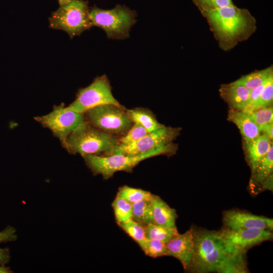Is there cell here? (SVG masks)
<instances>
[{
	"label": "cell",
	"instance_id": "cell-28",
	"mask_svg": "<svg viewBox=\"0 0 273 273\" xmlns=\"http://www.w3.org/2000/svg\"><path fill=\"white\" fill-rule=\"evenodd\" d=\"M247 113L259 129L273 123V109L271 106L255 109Z\"/></svg>",
	"mask_w": 273,
	"mask_h": 273
},
{
	"label": "cell",
	"instance_id": "cell-29",
	"mask_svg": "<svg viewBox=\"0 0 273 273\" xmlns=\"http://www.w3.org/2000/svg\"><path fill=\"white\" fill-rule=\"evenodd\" d=\"M273 101V75L268 78L266 84L261 93L253 110L259 108L269 107ZM252 110V111H253Z\"/></svg>",
	"mask_w": 273,
	"mask_h": 273
},
{
	"label": "cell",
	"instance_id": "cell-18",
	"mask_svg": "<svg viewBox=\"0 0 273 273\" xmlns=\"http://www.w3.org/2000/svg\"><path fill=\"white\" fill-rule=\"evenodd\" d=\"M126 112L133 123L140 124L149 132L159 129L164 126L159 123L153 114L148 110L135 108L126 110Z\"/></svg>",
	"mask_w": 273,
	"mask_h": 273
},
{
	"label": "cell",
	"instance_id": "cell-22",
	"mask_svg": "<svg viewBox=\"0 0 273 273\" xmlns=\"http://www.w3.org/2000/svg\"><path fill=\"white\" fill-rule=\"evenodd\" d=\"M131 219L144 225L152 222L150 198L132 203Z\"/></svg>",
	"mask_w": 273,
	"mask_h": 273
},
{
	"label": "cell",
	"instance_id": "cell-11",
	"mask_svg": "<svg viewBox=\"0 0 273 273\" xmlns=\"http://www.w3.org/2000/svg\"><path fill=\"white\" fill-rule=\"evenodd\" d=\"M219 232L229 248L245 251L273 237L272 231L256 228L233 230L225 228Z\"/></svg>",
	"mask_w": 273,
	"mask_h": 273
},
{
	"label": "cell",
	"instance_id": "cell-31",
	"mask_svg": "<svg viewBox=\"0 0 273 273\" xmlns=\"http://www.w3.org/2000/svg\"><path fill=\"white\" fill-rule=\"evenodd\" d=\"M128 130L127 133L119 139L120 144H129L138 141L146 135L149 132L141 125L137 123Z\"/></svg>",
	"mask_w": 273,
	"mask_h": 273
},
{
	"label": "cell",
	"instance_id": "cell-32",
	"mask_svg": "<svg viewBox=\"0 0 273 273\" xmlns=\"http://www.w3.org/2000/svg\"><path fill=\"white\" fill-rule=\"evenodd\" d=\"M273 188V174H270L257 189L258 193L264 190L272 191Z\"/></svg>",
	"mask_w": 273,
	"mask_h": 273
},
{
	"label": "cell",
	"instance_id": "cell-4",
	"mask_svg": "<svg viewBox=\"0 0 273 273\" xmlns=\"http://www.w3.org/2000/svg\"><path fill=\"white\" fill-rule=\"evenodd\" d=\"M175 150L176 148L173 144L139 155H87L83 157L94 174H101L104 179H108L116 172L131 171L133 167L145 159L159 155L173 153Z\"/></svg>",
	"mask_w": 273,
	"mask_h": 273
},
{
	"label": "cell",
	"instance_id": "cell-13",
	"mask_svg": "<svg viewBox=\"0 0 273 273\" xmlns=\"http://www.w3.org/2000/svg\"><path fill=\"white\" fill-rule=\"evenodd\" d=\"M167 256L178 259L185 269H188L194 249V230L190 229L185 233L172 237L166 242Z\"/></svg>",
	"mask_w": 273,
	"mask_h": 273
},
{
	"label": "cell",
	"instance_id": "cell-3",
	"mask_svg": "<svg viewBox=\"0 0 273 273\" xmlns=\"http://www.w3.org/2000/svg\"><path fill=\"white\" fill-rule=\"evenodd\" d=\"M115 135L103 131L87 123L70 134L64 147L71 153L87 155H109L119 144Z\"/></svg>",
	"mask_w": 273,
	"mask_h": 273
},
{
	"label": "cell",
	"instance_id": "cell-30",
	"mask_svg": "<svg viewBox=\"0 0 273 273\" xmlns=\"http://www.w3.org/2000/svg\"><path fill=\"white\" fill-rule=\"evenodd\" d=\"M201 13L234 5L232 0H192Z\"/></svg>",
	"mask_w": 273,
	"mask_h": 273
},
{
	"label": "cell",
	"instance_id": "cell-33",
	"mask_svg": "<svg viewBox=\"0 0 273 273\" xmlns=\"http://www.w3.org/2000/svg\"><path fill=\"white\" fill-rule=\"evenodd\" d=\"M261 132L268 136L271 140L273 138V123L268 124L260 129Z\"/></svg>",
	"mask_w": 273,
	"mask_h": 273
},
{
	"label": "cell",
	"instance_id": "cell-7",
	"mask_svg": "<svg viewBox=\"0 0 273 273\" xmlns=\"http://www.w3.org/2000/svg\"><path fill=\"white\" fill-rule=\"evenodd\" d=\"M84 113L89 124L115 135H124L133 123L125 108L113 104L99 105Z\"/></svg>",
	"mask_w": 273,
	"mask_h": 273
},
{
	"label": "cell",
	"instance_id": "cell-19",
	"mask_svg": "<svg viewBox=\"0 0 273 273\" xmlns=\"http://www.w3.org/2000/svg\"><path fill=\"white\" fill-rule=\"evenodd\" d=\"M273 171L272 144L265 157L262 160L255 171L252 173L250 184L253 188L259 187Z\"/></svg>",
	"mask_w": 273,
	"mask_h": 273
},
{
	"label": "cell",
	"instance_id": "cell-5",
	"mask_svg": "<svg viewBox=\"0 0 273 273\" xmlns=\"http://www.w3.org/2000/svg\"><path fill=\"white\" fill-rule=\"evenodd\" d=\"M136 14L129 8L117 5L111 10L94 7L89 17L93 26L103 29L109 38L121 39L129 37V32L135 23Z\"/></svg>",
	"mask_w": 273,
	"mask_h": 273
},
{
	"label": "cell",
	"instance_id": "cell-8",
	"mask_svg": "<svg viewBox=\"0 0 273 273\" xmlns=\"http://www.w3.org/2000/svg\"><path fill=\"white\" fill-rule=\"evenodd\" d=\"M34 119L50 129L64 147L68 136L87 123L83 114L75 112L63 104L55 106L49 114Z\"/></svg>",
	"mask_w": 273,
	"mask_h": 273
},
{
	"label": "cell",
	"instance_id": "cell-21",
	"mask_svg": "<svg viewBox=\"0 0 273 273\" xmlns=\"http://www.w3.org/2000/svg\"><path fill=\"white\" fill-rule=\"evenodd\" d=\"M144 226L147 238L157 239L166 243L179 234L176 226H164L151 222Z\"/></svg>",
	"mask_w": 273,
	"mask_h": 273
},
{
	"label": "cell",
	"instance_id": "cell-9",
	"mask_svg": "<svg viewBox=\"0 0 273 273\" xmlns=\"http://www.w3.org/2000/svg\"><path fill=\"white\" fill-rule=\"evenodd\" d=\"M104 104L122 107L113 97L110 82L105 75L97 77L90 85L79 89L76 99L68 108L84 114L94 107Z\"/></svg>",
	"mask_w": 273,
	"mask_h": 273
},
{
	"label": "cell",
	"instance_id": "cell-17",
	"mask_svg": "<svg viewBox=\"0 0 273 273\" xmlns=\"http://www.w3.org/2000/svg\"><path fill=\"white\" fill-rule=\"evenodd\" d=\"M228 120L238 126L245 141L252 140L261 134L258 126L243 110L231 109L229 111Z\"/></svg>",
	"mask_w": 273,
	"mask_h": 273
},
{
	"label": "cell",
	"instance_id": "cell-15",
	"mask_svg": "<svg viewBox=\"0 0 273 273\" xmlns=\"http://www.w3.org/2000/svg\"><path fill=\"white\" fill-rule=\"evenodd\" d=\"M219 91L220 96L231 109L243 110L248 103L251 90L234 81L222 84Z\"/></svg>",
	"mask_w": 273,
	"mask_h": 273
},
{
	"label": "cell",
	"instance_id": "cell-26",
	"mask_svg": "<svg viewBox=\"0 0 273 273\" xmlns=\"http://www.w3.org/2000/svg\"><path fill=\"white\" fill-rule=\"evenodd\" d=\"M17 239L16 229L12 226L8 225L4 230L0 231V244L13 242ZM10 252L8 248L0 247V264L6 265L10 260Z\"/></svg>",
	"mask_w": 273,
	"mask_h": 273
},
{
	"label": "cell",
	"instance_id": "cell-16",
	"mask_svg": "<svg viewBox=\"0 0 273 273\" xmlns=\"http://www.w3.org/2000/svg\"><path fill=\"white\" fill-rule=\"evenodd\" d=\"M152 222L155 224L175 227L177 217L176 211L159 196L152 194L150 197Z\"/></svg>",
	"mask_w": 273,
	"mask_h": 273
},
{
	"label": "cell",
	"instance_id": "cell-34",
	"mask_svg": "<svg viewBox=\"0 0 273 273\" xmlns=\"http://www.w3.org/2000/svg\"><path fill=\"white\" fill-rule=\"evenodd\" d=\"M12 270L9 266L0 264V273H11Z\"/></svg>",
	"mask_w": 273,
	"mask_h": 273
},
{
	"label": "cell",
	"instance_id": "cell-27",
	"mask_svg": "<svg viewBox=\"0 0 273 273\" xmlns=\"http://www.w3.org/2000/svg\"><path fill=\"white\" fill-rule=\"evenodd\" d=\"M152 195L150 192L141 189L123 186L119 189L117 196L131 203H133L142 200L149 199Z\"/></svg>",
	"mask_w": 273,
	"mask_h": 273
},
{
	"label": "cell",
	"instance_id": "cell-10",
	"mask_svg": "<svg viewBox=\"0 0 273 273\" xmlns=\"http://www.w3.org/2000/svg\"><path fill=\"white\" fill-rule=\"evenodd\" d=\"M179 133L177 128L163 126L149 132L136 142L118 145L108 155L112 154L139 155L173 145L172 141Z\"/></svg>",
	"mask_w": 273,
	"mask_h": 273
},
{
	"label": "cell",
	"instance_id": "cell-12",
	"mask_svg": "<svg viewBox=\"0 0 273 273\" xmlns=\"http://www.w3.org/2000/svg\"><path fill=\"white\" fill-rule=\"evenodd\" d=\"M222 220L226 228L233 230L253 228L271 231L273 230L272 218L239 210L224 211Z\"/></svg>",
	"mask_w": 273,
	"mask_h": 273
},
{
	"label": "cell",
	"instance_id": "cell-25",
	"mask_svg": "<svg viewBox=\"0 0 273 273\" xmlns=\"http://www.w3.org/2000/svg\"><path fill=\"white\" fill-rule=\"evenodd\" d=\"M115 219L117 223L131 218L132 203L116 196L112 203Z\"/></svg>",
	"mask_w": 273,
	"mask_h": 273
},
{
	"label": "cell",
	"instance_id": "cell-2",
	"mask_svg": "<svg viewBox=\"0 0 273 273\" xmlns=\"http://www.w3.org/2000/svg\"><path fill=\"white\" fill-rule=\"evenodd\" d=\"M195 244L188 269L197 272H221L237 251L230 248L219 231H194Z\"/></svg>",
	"mask_w": 273,
	"mask_h": 273
},
{
	"label": "cell",
	"instance_id": "cell-35",
	"mask_svg": "<svg viewBox=\"0 0 273 273\" xmlns=\"http://www.w3.org/2000/svg\"><path fill=\"white\" fill-rule=\"evenodd\" d=\"M72 0H58L60 6L65 5L70 3Z\"/></svg>",
	"mask_w": 273,
	"mask_h": 273
},
{
	"label": "cell",
	"instance_id": "cell-23",
	"mask_svg": "<svg viewBox=\"0 0 273 273\" xmlns=\"http://www.w3.org/2000/svg\"><path fill=\"white\" fill-rule=\"evenodd\" d=\"M166 243L159 240L146 238L139 246L146 255L156 258L166 255Z\"/></svg>",
	"mask_w": 273,
	"mask_h": 273
},
{
	"label": "cell",
	"instance_id": "cell-20",
	"mask_svg": "<svg viewBox=\"0 0 273 273\" xmlns=\"http://www.w3.org/2000/svg\"><path fill=\"white\" fill-rule=\"evenodd\" d=\"M272 75L273 67L271 65L264 69L256 70L242 76L234 82L251 90L265 82Z\"/></svg>",
	"mask_w": 273,
	"mask_h": 273
},
{
	"label": "cell",
	"instance_id": "cell-24",
	"mask_svg": "<svg viewBox=\"0 0 273 273\" xmlns=\"http://www.w3.org/2000/svg\"><path fill=\"white\" fill-rule=\"evenodd\" d=\"M117 224L139 245L146 238L145 226L131 218Z\"/></svg>",
	"mask_w": 273,
	"mask_h": 273
},
{
	"label": "cell",
	"instance_id": "cell-1",
	"mask_svg": "<svg viewBox=\"0 0 273 273\" xmlns=\"http://www.w3.org/2000/svg\"><path fill=\"white\" fill-rule=\"evenodd\" d=\"M219 48L228 51L248 39L256 30V21L246 9L235 5L201 14Z\"/></svg>",
	"mask_w": 273,
	"mask_h": 273
},
{
	"label": "cell",
	"instance_id": "cell-6",
	"mask_svg": "<svg viewBox=\"0 0 273 273\" xmlns=\"http://www.w3.org/2000/svg\"><path fill=\"white\" fill-rule=\"evenodd\" d=\"M89 11L87 2L72 0L52 13L49 19V26L65 31L72 38L93 26Z\"/></svg>",
	"mask_w": 273,
	"mask_h": 273
},
{
	"label": "cell",
	"instance_id": "cell-14",
	"mask_svg": "<svg viewBox=\"0 0 273 273\" xmlns=\"http://www.w3.org/2000/svg\"><path fill=\"white\" fill-rule=\"evenodd\" d=\"M271 144V140L263 133L252 140L245 141L246 158L252 173L266 155Z\"/></svg>",
	"mask_w": 273,
	"mask_h": 273
}]
</instances>
